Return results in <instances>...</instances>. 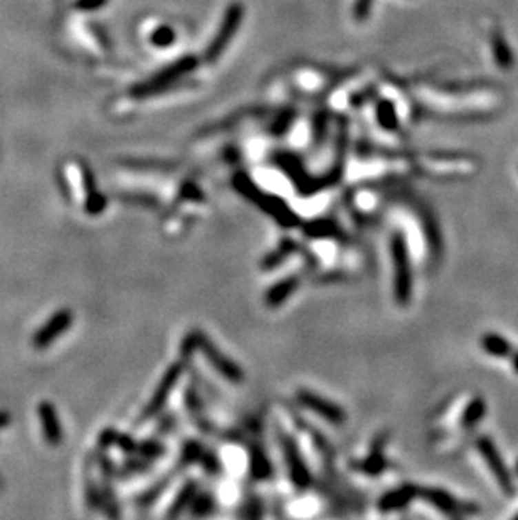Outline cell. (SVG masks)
I'll return each instance as SVG.
<instances>
[{"label":"cell","mask_w":518,"mask_h":520,"mask_svg":"<svg viewBox=\"0 0 518 520\" xmlns=\"http://www.w3.org/2000/svg\"><path fill=\"white\" fill-rule=\"evenodd\" d=\"M416 497H419V488L416 485H404L397 490L391 492L388 495L384 497L382 502L379 503V508L382 510H394V508H402L409 502H413Z\"/></svg>","instance_id":"30bf717a"},{"label":"cell","mask_w":518,"mask_h":520,"mask_svg":"<svg viewBox=\"0 0 518 520\" xmlns=\"http://www.w3.org/2000/svg\"><path fill=\"white\" fill-rule=\"evenodd\" d=\"M419 497H422L426 502H429L434 508L443 512L444 515H449V517H459L466 512H471V514L476 512V506H464L456 497H453L446 490H441V488H419Z\"/></svg>","instance_id":"277c9868"},{"label":"cell","mask_w":518,"mask_h":520,"mask_svg":"<svg viewBox=\"0 0 518 520\" xmlns=\"http://www.w3.org/2000/svg\"><path fill=\"white\" fill-rule=\"evenodd\" d=\"M515 519H517V520H518V514H517V515H515Z\"/></svg>","instance_id":"e0dca14e"},{"label":"cell","mask_w":518,"mask_h":520,"mask_svg":"<svg viewBox=\"0 0 518 520\" xmlns=\"http://www.w3.org/2000/svg\"><path fill=\"white\" fill-rule=\"evenodd\" d=\"M72 320H74V315H72L71 310L68 308H63L59 310V312L52 313L51 319H49L43 327H39V330H37L36 335L32 337L34 347L39 350L48 349L56 339H59L61 335L71 327Z\"/></svg>","instance_id":"3957f363"},{"label":"cell","mask_w":518,"mask_h":520,"mask_svg":"<svg viewBox=\"0 0 518 520\" xmlns=\"http://www.w3.org/2000/svg\"><path fill=\"white\" fill-rule=\"evenodd\" d=\"M510 362H512L513 370L518 374V350H513L512 355H510Z\"/></svg>","instance_id":"9a60e30c"},{"label":"cell","mask_w":518,"mask_h":520,"mask_svg":"<svg viewBox=\"0 0 518 520\" xmlns=\"http://www.w3.org/2000/svg\"><path fill=\"white\" fill-rule=\"evenodd\" d=\"M391 256L394 265V297L399 305H406L413 295V268H411L409 248L402 232H395L392 236Z\"/></svg>","instance_id":"6da1fadb"},{"label":"cell","mask_w":518,"mask_h":520,"mask_svg":"<svg viewBox=\"0 0 518 520\" xmlns=\"http://www.w3.org/2000/svg\"><path fill=\"white\" fill-rule=\"evenodd\" d=\"M300 401L311 411H315L317 414L323 416L325 419H329L330 423H342L345 419L344 411L340 408L335 406L333 403H329L323 397L317 396V394H311L308 391H302L298 394Z\"/></svg>","instance_id":"52a82bcc"},{"label":"cell","mask_w":518,"mask_h":520,"mask_svg":"<svg viewBox=\"0 0 518 520\" xmlns=\"http://www.w3.org/2000/svg\"><path fill=\"white\" fill-rule=\"evenodd\" d=\"M37 414H39L41 428H43V434L48 445L59 446L63 443V426H61L56 408L48 401H43L37 408Z\"/></svg>","instance_id":"5b68a950"},{"label":"cell","mask_w":518,"mask_h":520,"mask_svg":"<svg viewBox=\"0 0 518 520\" xmlns=\"http://www.w3.org/2000/svg\"><path fill=\"white\" fill-rule=\"evenodd\" d=\"M10 423V412L9 411H0V430L6 428Z\"/></svg>","instance_id":"5bb4252c"},{"label":"cell","mask_w":518,"mask_h":520,"mask_svg":"<svg viewBox=\"0 0 518 520\" xmlns=\"http://www.w3.org/2000/svg\"><path fill=\"white\" fill-rule=\"evenodd\" d=\"M293 285H295V281H284L283 285L278 288V292H271L269 293V303H280L281 300H284V297H288L289 293H291L293 290Z\"/></svg>","instance_id":"4fadbf2b"},{"label":"cell","mask_w":518,"mask_h":520,"mask_svg":"<svg viewBox=\"0 0 518 520\" xmlns=\"http://www.w3.org/2000/svg\"><path fill=\"white\" fill-rule=\"evenodd\" d=\"M197 343H199L200 349L204 350L205 357L209 359V362H211V364L214 366L216 369L219 370V372L222 374L224 377H226V379L234 381V382H238V381L242 379L241 369H239V367L236 366L234 362L227 361L226 355L220 354V352L216 349L214 343H212L211 340L204 339V337H199V340H197Z\"/></svg>","instance_id":"8992f818"},{"label":"cell","mask_w":518,"mask_h":520,"mask_svg":"<svg viewBox=\"0 0 518 520\" xmlns=\"http://www.w3.org/2000/svg\"><path fill=\"white\" fill-rule=\"evenodd\" d=\"M479 346H481L485 354L498 359L510 357L513 352V346L510 343V340L505 339L504 335L495 334V332H486L481 340H479Z\"/></svg>","instance_id":"9c48e42d"},{"label":"cell","mask_w":518,"mask_h":520,"mask_svg":"<svg viewBox=\"0 0 518 520\" xmlns=\"http://www.w3.org/2000/svg\"><path fill=\"white\" fill-rule=\"evenodd\" d=\"M476 450H478L479 457L485 461V465L488 466L491 475L497 480L498 487L505 492V495H513V492H515L513 475L508 466H506L504 457L498 451L493 439L490 436H479L476 439Z\"/></svg>","instance_id":"7a4b0ae2"},{"label":"cell","mask_w":518,"mask_h":520,"mask_svg":"<svg viewBox=\"0 0 518 520\" xmlns=\"http://www.w3.org/2000/svg\"><path fill=\"white\" fill-rule=\"evenodd\" d=\"M178 376H180V367H178V366H175V367H172V369L169 370V374H167V376L163 377L162 384L158 386V389H157V392H155V396L152 397L150 404H148V406L145 408L142 419H148V418H150V416L157 414V412L160 411V408H162L163 404L167 403V399H169L170 392H172L174 384H175V381H177Z\"/></svg>","instance_id":"ba28073f"},{"label":"cell","mask_w":518,"mask_h":520,"mask_svg":"<svg viewBox=\"0 0 518 520\" xmlns=\"http://www.w3.org/2000/svg\"><path fill=\"white\" fill-rule=\"evenodd\" d=\"M491 49H493L495 63H497L498 68H501V70H510V68L513 66V54L500 30H495V32L491 34Z\"/></svg>","instance_id":"7c38bea8"},{"label":"cell","mask_w":518,"mask_h":520,"mask_svg":"<svg viewBox=\"0 0 518 520\" xmlns=\"http://www.w3.org/2000/svg\"><path fill=\"white\" fill-rule=\"evenodd\" d=\"M515 475L518 477V460H517V463H515Z\"/></svg>","instance_id":"2e32d148"},{"label":"cell","mask_w":518,"mask_h":520,"mask_svg":"<svg viewBox=\"0 0 518 520\" xmlns=\"http://www.w3.org/2000/svg\"><path fill=\"white\" fill-rule=\"evenodd\" d=\"M486 416V401L481 396H476L466 404L461 412V426L464 430H473V428Z\"/></svg>","instance_id":"8fae6325"}]
</instances>
